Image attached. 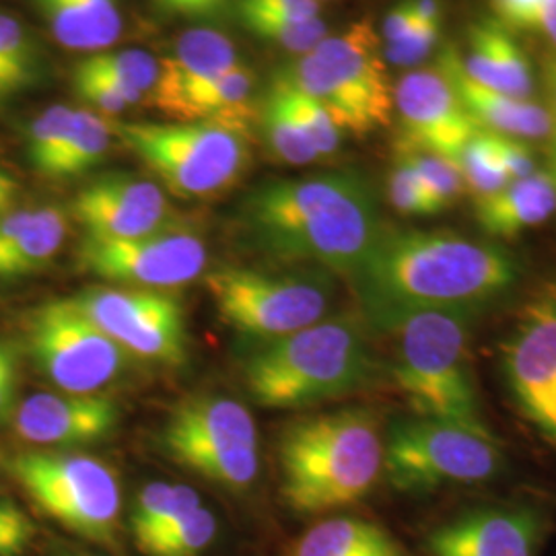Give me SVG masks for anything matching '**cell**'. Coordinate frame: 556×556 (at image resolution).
Returning <instances> with one entry per match:
<instances>
[{
    "instance_id": "1",
    "label": "cell",
    "mask_w": 556,
    "mask_h": 556,
    "mask_svg": "<svg viewBox=\"0 0 556 556\" xmlns=\"http://www.w3.org/2000/svg\"><path fill=\"white\" fill-rule=\"evenodd\" d=\"M517 278V260L495 243L452 231L383 227L349 280L369 326L394 332L425 312L478 314L505 298Z\"/></svg>"
},
{
    "instance_id": "2",
    "label": "cell",
    "mask_w": 556,
    "mask_h": 556,
    "mask_svg": "<svg viewBox=\"0 0 556 556\" xmlns=\"http://www.w3.org/2000/svg\"><path fill=\"white\" fill-rule=\"evenodd\" d=\"M243 239L266 258L351 278L386 227L371 181L358 172L262 181L241 200Z\"/></svg>"
},
{
    "instance_id": "3",
    "label": "cell",
    "mask_w": 556,
    "mask_h": 556,
    "mask_svg": "<svg viewBox=\"0 0 556 556\" xmlns=\"http://www.w3.org/2000/svg\"><path fill=\"white\" fill-rule=\"evenodd\" d=\"M280 493L305 516L334 511L365 497L383 470L378 417L342 408L298 418L278 441Z\"/></svg>"
},
{
    "instance_id": "4",
    "label": "cell",
    "mask_w": 556,
    "mask_h": 556,
    "mask_svg": "<svg viewBox=\"0 0 556 556\" xmlns=\"http://www.w3.org/2000/svg\"><path fill=\"white\" fill-rule=\"evenodd\" d=\"M376 369L365 326L357 318L338 316L256 344L243 363V379L260 406L305 408L357 392Z\"/></svg>"
},
{
    "instance_id": "5",
    "label": "cell",
    "mask_w": 556,
    "mask_h": 556,
    "mask_svg": "<svg viewBox=\"0 0 556 556\" xmlns=\"http://www.w3.org/2000/svg\"><path fill=\"white\" fill-rule=\"evenodd\" d=\"M280 77L318 101L342 135L363 139L394 119V85L369 20L328 34Z\"/></svg>"
},
{
    "instance_id": "6",
    "label": "cell",
    "mask_w": 556,
    "mask_h": 556,
    "mask_svg": "<svg viewBox=\"0 0 556 556\" xmlns=\"http://www.w3.org/2000/svg\"><path fill=\"white\" fill-rule=\"evenodd\" d=\"M475 312H425L404 319L396 334L394 381L415 417L484 427L470 365Z\"/></svg>"
},
{
    "instance_id": "7",
    "label": "cell",
    "mask_w": 556,
    "mask_h": 556,
    "mask_svg": "<svg viewBox=\"0 0 556 556\" xmlns=\"http://www.w3.org/2000/svg\"><path fill=\"white\" fill-rule=\"evenodd\" d=\"M112 128L179 199L229 190L250 161L248 130L219 122H118Z\"/></svg>"
},
{
    "instance_id": "8",
    "label": "cell",
    "mask_w": 556,
    "mask_h": 556,
    "mask_svg": "<svg viewBox=\"0 0 556 556\" xmlns=\"http://www.w3.org/2000/svg\"><path fill=\"white\" fill-rule=\"evenodd\" d=\"M505 456L489 427L410 417L396 420L383 439V470L404 493L472 486L497 477Z\"/></svg>"
},
{
    "instance_id": "9",
    "label": "cell",
    "mask_w": 556,
    "mask_h": 556,
    "mask_svg": "<svg viewBox=\"0 0 556 556\" xmlns=\"http://www.w3.org/2000/svg\"><path fill=\"white\" fill-rule=\"evenodd\" d=\"M219 318L239 337L264 344L326 318L334 299L332 275L321 268L266 273L223 266L204 277Z\"/></svg>"
},
{
    "instance_id": "10",
    "label": "cell",
    "mask_w": 556,
    "mask_h": 556,
    "mask_svg": "<svg viewBox=\"0 0 556 556\" xmlns=\"http://www.w3.org/2000/svg\"><path fill=\"white\" fill-rule=\"evenodd\" d=\"M161 445L179 466L225 489H248L258 477V429L233 397L181 400L161 431Z\"/></svg>"
},
{
    "instance_id": "11",
    "label": "cell",
    "mask_w": 556,
    "mask_h": 556,
    "mask_svg": "<svg viewBox=\"0 0 556 556\" xmlns=\"http://www.w3.org/2000/svg\"><path fill=\"white\" fill-rule=\"evenodd\" d=\"M11 472L46 516L79 536L114 544L118 536L119 486L114 472L80 454H21Z\"/></svg>"
},
{
    "instance_id": "12",
    "label": "cell",
    "mask_w": 556,
    "mask_h": 556,
    "mask_svg": "<svg viewBox=\"0 0 556 556\" xmlns=\"http://www.w3.org/2000/svg\"><path fill=\"white\" fill-rule=\"evenodd\" d=\"M27 346L46 378L66 394H98L130 357L71 299L43 303L29 316Z\"/></svg>"
},
{
    "instance_id": "13",
    "label": "cell",
    "mask_w": 556,
    "mask_h": 556,
    "mask_svg": "<svg viewBox=\"0 0 556 556\" xmlns=\"http://www.w3.org/2000/svg\"><path fill=\"white\" fill-rule=\"evenodd\" d=\"M501 371L519 415L556 450V282L519 312L501 344Z\"/></svg>"
},
{
    "instance_id": "14",
    "label": "cell",
    "mask_w": 556,
    "mask_h": 556,
    "mask_svg": "<svg viewBox=\"0 0 556 556\" xmlns=\"http://www.w3.org/2000/svg\"><path fill=\"white\" fill-rule=\"evenodd\" d=\"M71 301L132 357L179 365L186 358V318L178 299L153 289H85Z\"/></svg>"
},
{
    "instance_id": "15",
    "label": "cell",
    "mask_w": 556,
    "mask_h": 556,
    "mask_svg": "<svg viewBox=\"0 0 556 556\" xmlns=\"http://www.w3.org/2000/svg\"><path fill=\"white\" fill-rule=\"evenodd\" d=\"M83 270L140 289H176L206 268V245L188 229L169 225L142 238L112 239L85 236L79 245Z\"/></svg>"
},
{
    "instance_id": "16",
    "label": "cell",
    "mask_w": 556,
    "mask_h": 556,
    "mask_svg": "<svg viewBox=\"0 0 556 556\" xmlns=\"http://www.w3.org/2000/svg\"><path fill=\"white\" fill-rule=\"evenodd\" d=\"M396 153L425 151L457 161L478 130L439 59L394 85Z\"/></svg>"
},
{
    "instance_id": "17",
    "label": "cell",
    "mask_w": 556,
    "mask_h": 556,
    "mask_svg": "<svg viewBox=\"0 0 556 556\" xmlns=\"http://www.w3.org/2000/svg\"><path fill=\"white\" fill-rule=\"evenodd\" d=\"M73 213L91 238H142L176 225L161 186L130 174L89 181L73 202Z\"/></svg>"
},
{
    "instance_id": "18",
    "label": "cell",
    "mask_w": 556,
    "mask_h": 556,
    "mask_svg": "<svg viewBox=\"0 0 556 556\" xmlns=\"http://www.w3.org/2000/svg\"><path fill=\"white\" fill-rule=\"evenodd\" d=\"M119 410L112 397L100 394H50L25 397L13 413L15 431L36 445H85L114 433Z\"/></svg>"
},
{
    "instance_id": "19",
    "label": "cell",
    "mask_w": 556,
    "mask_h": 556,
    "mask_svg": "<svg viewBox=\"0 0 556 556\" xmlns=\"http://www.w3.org/2000/svg\"><path fill=\"white\" fill-rule=\"evenodd\" d=\"M542 523L526 507H484L454 517L429 536L433 556H534Z\"/></svg>"
},
{
    "instance_id": "20",
    "label": "cell",
    "mask_w": 556,
    "mask_h": 556,
    "mask_svg": "<svg viewBox=\"0 0 556 556\" xmlns=\"http://www.w3.org/2000/svg\"><path fill=\"white\" fill-rule=\"evenodd\" d=\"M236 46L225 34L199 27L184 34L160 60V75L151 91L153 105L174 118L181 101L238 64Z\"/></svg>"
},
{
    "instance_id": "21",
    "label": "cell",
    "mask_w": 556,
    "mask_h": 556,
    "mask_svg": "<svg viewBox=\"0 0 556 556\" xmlns=\"http://www.w3.org/2000/svg\"><path fill=\"white\" fill-rule=\"evenodd\" d=\"M459 64L470 79L486 89L517 100H534L532 62L516 36L493 17L468 27L466 52H459Z\"/></svg>"
},
{
    "instance_id": "22",
    "label": "cell",
    "mask_w": 556,
    "mask_h": 556,
    "mask_svg": "<svg viewBox=\"0 0 556 556\" xmlns=\"http://www.w3.org/2000/svg\"><path fill=\"white\" fill-rule=\"evenodd\" d=\"M438 59L454 80L457 96L470 118L475 119L478 130L526 142L546 140L551 118L542 101L517 100L478 85L464 73L459 64V50L454 46H445Z\"/></svg>"
},
{
    "instance_id": "23",
    "label": "cell",
    "mask_w": 556,
    "mask_h": 556,
    "mask_svg": "<svg viewBox=\"0 0 556 556\" xmlns=\"http://www.w3.org/2000/svg\"><path fill=\"white\" fill-rule=\"evenodd\" d=\"M68 233L66 215L56 206L17 208L0 217V278L38 273L54 258Z\"/></svg>"
},
{
    "instance_id": "24",
    "label": "cell",
    "mask_w": 556,
    "mask_h": 556,
    "mask_svg": "<svg viewBox=\"0 0 556 556\" xmlns=\"http://www.w3.org/2000/svg\"><path fill=\"white\" fill-rule=\"evenodd\" d=\"M556 213V190L546 169L509 181L497 194L475 202L478 227L493 239H514Z\"/></svg>"
},
{
    "instance_id": "25",
    "label": "cell",
    "mask_w": 556,
    "mask_h": 556,
    "mask_svg": "<svg viewBox=\"0 0 556 556\" xmlns=\"http://www.w3.org/2000/svg\"><path fill=\"white\" fill-rule=\"evenodd\" d=\"M52 38L73 52L100 54L122 36L119 0H31Z\"/></svg>"
},
{
    "instance_id": "26",
    "label": "cell",
    "mask_w": 556,
    "mask_h": 556,
    "mask_svg": "<svg viewBox=\"0 0 556 556\" xmlns=\"http://www.w3.org/2000/svg\"><path fill=\"white\" fill-rule=\"evenodd\" d=\"M254 73L238 62L219 79L211 80L190 93L174 116V122H219L248 130L254 118Z\"/></svg>"
},
{
    "instance_id": "27",
    "label": "cell",
    "mask_w": 556,
    "mask_h": 556,
    "mask_svg": "<svg viewBox=\"0 0 556 556\" xmlns=\"http://www.w3.org/2000/svg\"><path fill=\"white\" fill-rule=\"evenodd\" d=\"M289 556H406L378 523L357 517H332L309 528Z\"/></svg>"
},
{
    "instance_id": "28",
    "label": "cell",
    "mask_w": 556,
    "mask_h": 556,
    "mask_svg": "<svg viewBox=\"0 0 556 556\" xmlns=\"http://www.w3.org/2000/svg\"><path fill=\"white\" fill-rule=\"evenodd\" d=\"M199 507L200 495L190 486H174L165 482H153L144 486L135 498L130 511V528L137 548Z\"/></svg>"
},
{
    "instance_id": "29",
    "label": "cell",
    "mask_w": 556,
    "mask_h": 556,
    "mask_svg": "<svg viewBox=\"0 0 556 556\" xmlns=\"http://www.w3.org/2000/svg\"><path fill=\"white\" fill-rule=\"evenodd\" d=\"M40 48L29 29L7 11H0V93L7 103L41 79Z\"/></svg>"
},
{
    "instance_id": "30",
    "label": "cell",
    "mask_w": 556,
    "mask_h": 556,
    "mask_svg": "<svg viewBox=\"0 0 556 556\" xmlns=\"http://www.w3.org/2000/svg\"><path fill=\"white\" fill-rule=\"evenodd\" d=\"M260 122L266 144L278 161L287 165H309L319 160L316 147L293 116L278 79L264 96Z\"/></svg>"
},
{
    "instance_id": "31",
    "label": "cell",
    "mask_w": 556,
    "mask_h": 556,
    "mask_svg": "<svg viewBox=\"0 0 556 556\" xmlns=\"http://www.w3.org/2000/svg\"><path fill=\"white\" fill-rule=\"evenodd\" d=\"M79 66L112 85L132 103H139L153 91L160 75V60L144 50L100 52L80 60Z\"/></svg>"
},
{
    "instance_id": "32",
    "label": "cell",
    "mask_w": 556,
    "mask_h": 556,
    "mask_svg": "<svg viewBox=\"0 0 556 556\" xmlns=\"http://www.w3.org/2000/svg\"><path fill=\"white\" fill-rule=\"evenodd\" d=\"M114 128L91 110H77L75 126L62 153L56 178H75L96 167L112 147Z\"/></svg>"
},
{
    "instance_id": "33",
    "label": "cell",
    "mask_w": 556,
    "mask_h": 556,
    "mask_svg": "<svg viewBox=\"0 0 556 556\" xmlns=\"http://www.w3.org/2000/svg\"><path fill=\"white\" fill-rule=\"evenodd\" d=\"M238 11L239 20L248 31H252L262 40L277 43L289 52H295L299 56L316 48L319 41L328 36V25L321 17L291 20L248 7H238Z\"/></svg>"
},
{
    "instance_id": "34",
    "label": "cell",
    "mask_w": 556,
    "mask_h": 556,
    "mask_svg": "<svg viewBox=\"0 0 556 556\" xmlns=\"http://www.w3.org/2000/svg\"><path fill=\"white\" fill-rule=\"evenodd\" d=\"M75 108L52 105L31 122L27 132V155L41 176L56 178L62 153L75 126Z\"/></svg>"
},
{
    "instance_id": "35",
    "label": "cell",
    "mask_w": 556,
    "mask_h": 556,
    "mask_svg": "<svg viewBox=\"0 0 556 556\" xmlns=\"http://www.w3.org/2000/svg\"><path fill=\"white\" fill-rule=\"evenodd\" d=\"M457 165L464 178L466 194H470L475 202L497 194L498 190H503L509 184V178L495 153L493 139L484 130H480L466 142L457 157Z\"/></svg>"
},
{
    "instance_id": "36",
    "label": "cell",
    "mask_w": 556,
    "mask_h": 556,
    "mask_svg": "<svg viewBox=\"0 0 556 556\" xmlns=\"http://www.w3.org/2000/svg\"><path fill=\"white\" fill-rule=\"evenodd\" d=\"M215 534V516L200 505L197 511L160 532L139 551L147 556H199L208 548Z\"/></svg>"
},
{
    "instance_id": "37",
    "label": "cell",
    "mask_w": 556,
    "mask_h": 556,
    "mask_svg": "<svg viewBox=\"0 0 556 556\" xmlns=\"http://www.w3.org/2000/svg\"><path fill=\"white\" fill-rule=\"evenodd\" d=\"M278 80L282 85L285 98L289 101L293 116L298 118L301 128L305 130V135L316 147L319 160L334 155L340 149V140L344 137L338 130L334 119L330 118V114L319 105L318 101L305 96L303 91H299L298 87H293L285 77H278Z\"/></svg>"
},
{
    "instance_id": "38",
    "label": "cell",
    "mask_w": 556,
    "mask_h": 556,
    "mask_svg": "<svg viewBox=\"0 0 556 556\" xmlns=\"http://www.w3.org/2000/svg\"><path fill=\"white\" fill-rule=\"evenodd\" d=\"M396 157L408 161V165L417 172L418 178L427 186V190L438 200L441 211L456 204L457 200L466 194L464 178L459 172L457 161L425 153V151H413V153H396Z\"/></svg>"
},
{
    "instance_id": "39",
    "label": "cell",
    "mask_w": 556,
    "mask_h": 556,
    "mask_svg": "<svg viewBox=\"0 0 556 556\" xmlns=\"http://www.w3.org/2000/svg\"><path fill=\"white\" fill-rule=\"evenodd\" d=\"M388 199L404 217H433L441 213V206L427 190L417 172L408 161L396 157V163L388 176Z\"/></svg>"
},
{
    "instance_id": "40",
    "label": "cell",
    "mask_w": 556,
    "mask_h": 556,
    "mask_svg": "<svg viewBox=\"0 0 556 556\" xmlns=\"http://www.w3.org/2000/svg\"><path fill=\"white\" fill-rule=\"evenodd\" d=\"M441 40V25L417 21L400 40L381 43L383 59L394 66H417L429 59Z\"/></svg>"
},
{
    "instance_id": "41",
    "label": "cell",
    "mask_w": 556,
    "mask_h": 556,
    "mask_svg": "<svg viewBox=\"0 0 556 556\" xmlns=\"http://www.w3.org/2000/svg\"><path fill=\"white\" fill-rule=\"evenodd\" d=\"M73 85L79 93L80 100L89 103L96 114H105V116H118L130 105H135L126 96H122L112 85L100 79L98 75L80 68L77 64L73 73Z\"/></svg>"
},
{
    "instance_id": "42",
    "label": "cell",
    "mask_w": 556,
    "mask_h": 556,
    "mask_svg": "<svg viewBox=\"0 0 556 556\" xmlns=\"http://www.w3.org/2000/svg\"><path fill=\"white\" fill-rule=\"evenodd\" d=\"M36 536V526L11 501H0V556H20Z\"/></svg>"
},
{
    "instance_id": "43",
    "label": "cell",
    "mask_w": 556,
    "mask_h": 556,
    "mask_svg": "<svg viewBox=\"0 0 556 556\" xmlns=\"http://www.w3.org/2000/svg\"><path fill=\"white\" fill-rule=\"evenodd\" d=\"M491 139H493L495 153H497L498 161H501L509 181L530 178L532 174H536V157L526 140L501 137V135H491Z\"/></svg>"
},
{
    "instance_id": "44",
    "label": "cell",
    "mask_w": 556,
    "mask_h": 556,
    "mask_svg": "<svg viewBox=\"0 0 556 556\" xmlns=\"http://www.w3.org/2000/svg\"><path fill=\"white\" fill-rule=\"evenodd\" d=\"M540 87H542V103L546 105L548 118H551V128L546 137V157L548 165L546 172L553 179L556 190V54L546 52L540 62Z\"/></svg>"
},
{
    "instance_id": "45",
    "label": "cell",
    "mask_w": 556,
    "mask_h": 556,
    "mask_svg": "<svg viewBox=\"0 0 556 556\" xmlns=\"http://www.w3.org/2000/svg\"><path fill=\"white\" fill-rule=\"evenodd\" d=\"M544 0H491L493 20L505 29L514 31H538L540 13Z\"/></svg>"
},
{
    "instance_id": "46",
    "label": "cell",
    "mask_w": 556,
    "mask_h": 556,
    "mask_svg": "<svg viewBox=\"0 0 556 556\" xmlns=\"http://www.w3.org/2000/svg\"><path fill=\"white\" fill-rule=\"evenodd\" d=\"M17 386H20V358L9 342L0 340V418L15 413Z\"/></svg>"
},
{
    "instance_id": "47",
    "label": "cell",
    "mask_w": 556,
    "mask_h": 556,
    "mask_svg": "<svg viewBox=\"0 0 556 556\" xmlns=\"http://www.w3.org/2000/svg\"><path fill=\"white\" fill-rule=\"evenodd\" d=\"M161 11L184 20H215L233 0H153Z\"/></svg>"
},
{
    "instance_id": "48",
    "label": "cell",
    "mask_w": 556,
    "mask_h": 556,
    "mask_svg": "<svg viewBox=\"0 0 556 556\" xmlns=\"http://www.w3.org/2000/svg\"><path fill=\"white\" fill-rule=\"evenodd\" d=\"M238 7L258 9L291 20H314L319 17L318 0H238Z\"/></svg>"
},
{
    "instance_id": "49",
    "label": "cell",
    "mask_w": 556,
    "mask_h": 556,
    "mask_svg": "<svg viewBox=\"0 0 556 556\" xmlns=\"http://www.w3.org/2000/svg\"><path fill=\"white\" fill-rule=\"evenodd\" d=\"M415 23H417V17L413 15V9H410L408 0H400L386 13V17L381 21V29H379L381 43H392V41L400 40Z\"/></svg>"
},
{
    "instance_id": "50",
    "label": "cell",
    "mask_w": 556,
    "mask_h": 556,
    "mask_svg": "<svg viewBox=\"0 0 556 556\" xmlns=\"http://www.w3.org/2000/svg\"><path fill=\"white\" fill-rule=\"evenodd\" d=\"M413 15L417 21L431 23V25H441L443 21V4L441 0H408Z\"/></svg>"
},
{
    "instance_id": "51",
    "label": "cell",
    "mask_w": 556,
    "mask_h": 556,
    "mask_svg": "<svg viewBox=\"0 0 556 556\" xmlns=\"http://www.w3.org/2000/svg\"><path fill=\"white\" fill-rule=\"evenodd\" d=\"M538 31H542L544 38L551 41L553 52L556 54V0H544Z\"/></svg>"
},
{
    "instance_id": "52",
    "label": "cell",
    "mask_w": 556,
    "mask_h": 556,
    "mask_svg": "<svg viewBox=\"0 0 556 556\" xmlns=\"http://www.w3.org/2000/svg\"><path fill=\"white\" fill-rule=\"evenodd\" d=\"M17 181L0 169V217L7 215L17 199Z\"/></svg>"
},
{
    "instance_id": "53",
    "label": "cell",
    "mask_w": 556,
    "mask_h": 556,
    "mask_svg": "<svg viewBox=\"0 0 556 556\" xmlns=\"http://www.w3.org/2000/svg\"><path fill=\"white\" fill-rule=\"evenodd\" d=\"M2 103H4V101H2V93H0V105H2Z\"/></svg>"
},
{
    "instance_id": "54",
    "label": "cell",
    "mask_w": 556,
    "mask_h": 556,
    "mask_svg": "<svg viewBox=\"0 0 556 556\" xmlns=\"http://www.w3.org/2000/svg\"><path fill=\"white\" fill-rule=\"evenodd\" d=\"M318 2H324V0H318Z\"/></svg>"
}]
</instances>
